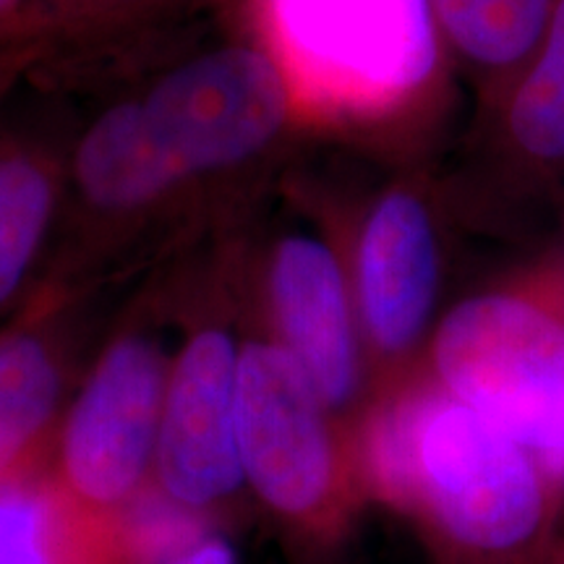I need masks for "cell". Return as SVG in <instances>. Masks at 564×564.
Returning <instances> with one entry per match:
<instances>
[{"mask_svg": "<svg viewBox=\"0 0 564 564\" xmlns=\"http://www.w3.org/2000/svg\"><path fill=\"white\" fill-rule=\"evenodd\" d=\"M356 453L369 502L429 564H564V484L423 366L371 394Z\"/></svg>", "mask_w": 564, "mask_h": 564, "instance_id": "1", "label": "cell"}, {"mask_svg": "<svg viewBox=\"0 0 564 564\" xmlns=\"http://www.w3.org/2000/svg\"><path fill=\"white\" fill-rule=\"evenodd\" d=\"M238 447L249 505L291 564H335L369 494L356 434L274 340H243Z\"/></svg>", "mask_w": 564, "mask_h": 564, "instance_id": "2", "label": "cell"}, {"mask_svg": "<svg viewBox=\"0 0 564 564\" xmlns=\"http://www.w3.org/2000/svg\"><path fill=\"white\" fill-rule=\"evenodd\" d=\"M423 371L564 484V278L460 301L434 327Z\"/></svg>", "mask_w": 564, "mask_h": 564, "instance_id": "3", "label": "cell"}, {"mask_svg": "<svg viewBox=\"0 0 564 564\" xmlns=\"http://www.w3.org/2000/svg\"><path fill=\"white\" fill-rule=\"evenodd\" d=\"M262 17L291 89L329 116L390 118L440 68L432 0H262Z\"/></svg>", "mask_w": 564, "mask_h": 564, "instance_id": "4", "label": "cell"}, {"mask_svg": "<svg viewBox=\"0 0 564 564\" xmlns=\"http://www.w3.org/2000/svg\"><path fill=\"white\" fill-rule=\"evenodd\" d=\"M171 361L150 333L116 335L63 411L47 470L82 510L105 523L123 525L154 491Z\"/></svg>", "mask_w": 564, "mask_h": 564, "instance_id": "5", "label": "cell"}, {"mask_svg": "<svg viewBox=\"0 0 564 564\" xmlns=\"http://www.w3.org/2000/svg\"><path fill=\"white\" fill-rule=\"evenodd\" d=\"M141 126L175 183L257 158L288 121L274 55L225 45L183 61L137 100Z\"/></svg>", "mask_w": 564, "mask_h": 564, "instance_id": "6", "label": "cell"}, {"mask_svg": "<svg viewBox=\"0 0 564 564\" xmlns=\"http://www.w3.org/2000/svg\"><path fill=\"white\" fill-rule=\"evenodd\" d=\"M241 352L223 324H202L171 361L154 494L202 523L230 528L249 505L238 447Z\"/></svg>", "mask_w": 564, "mask_h": 564, "instance_id": "7", "label": "cell"}, {"mask_svg": "<svg viewBox=\"0 0 564 564\" xmlns=\"http://www.w3.org/2000/svg\"><path fill=\"white\" fill-rule=\"evenodd\" d=\"M440 238L419 194L392 188L366 215L356 251L358 322L371 394L413 373L440 293Z\"/></svg>", "mask_w": 564, "mask_h": 564, "instance_id": "8", "label": "cell"}, {"mask_svg": "<svg viewBox=\"0 0 564 564\" xmlns=\"http://www.w3.org/2000/svg\"><path fill=\"white\" fill-rule=\"evenodd\" d=\"M270 312L280 345L356 434L371 369L356 295L333 251L312 232L282 238L270 264Z\"/></svg>", "mask_w": 564, "mask_h": 564, "instance_id": "9", "label": "cell"}, {"mask_svg": "<svg viewBox=\"0 0 564 564\" xmlns=\"http://www.w3.org/2000/svg\"><path fill=\"white\" fill-rule=\"evenodd\" d=\"M66 387V356L45 324L0 329V486L47 463Z\"/></svg>", "mask_w": 564, "mask_h": 564, "instance_id": "10", "label": "cell"}, {"mask_svg": "<svg viewBox=\"0 0 564 564\" xmlns=\"http://www.w3.org/2000/svg\"><path fill=\"white\" fill-rule=\"evenodd\" d=\"M0 564H131L123 525L82 510L47 463L0 486Z\"/></svg>", "mask_w": 564, "mask_h": 564, "instance_id": "11", "label": "cell"}, {"mask_svg": "<svg viewBox=\"0 0 564 564\" xmlns=\"http://www.w3.org/2000/svg\"><path fill=\"white\" fill-rule=\"evenodd\" d=\"M74 167L84 199L105 212L141 209L178 186L147 139L137 100L112 105L89 126Z\"/></svg>", "mask_w": 564, "mask_h": 564, "instance_id": "12", "label": "cell"}, {"mask_svg": "<svg viewBox=\"0 0 564 564\" xmlns=\"http://www.w3.org/2000/svg\"><path fill=\"white\" fill-rule=\"evenodd\" d=\"M55 178L45 160L0 144V312L24 291L55 215Z\"/></svg>", "mask_w": 564, "mask_h": 564, "instance_id": "13", "label": "cell"}, {"mask_svg": "<svg viewBox=\"0 0 564 564\" xmlns=\"http://www.w3.org/2000/svg\"><path fill=\"white\" fill-rule=\"evenodd\" d=\"M442 37L486 70H510L531 58L554 0H432Z\"/></svg>", "mask_w": 564, "mask_h": 564, "instance_id": "14", "label": "cell"}, {"mask_svg": "<svg viewBox=\"0 0 564 564\" xmlns=\"http://www.w3.org/2000/svg\"><path fill=\"white\" fill-rule=\"evenodd\" d=\"M507 129L528 158L564 162V0H554L546 30L514 82Z\"/></svg>", "mask_w": 564, "mask_h": 564, "instance_id": "15", "label": "cell"}, {"mask_svg": "<svg viewBox=\"0 0 564 564\" xmlns=\"http://www.w3.org/2000/svg\"><path fill=\"white\" fill-rule=\"evenodd\" d=\"M225 531L228 528H202L158 564H238V552Z\"/></svg>", "mask_w": 564, "mask_h": 564, "instance_id": "16", "label": "cell"}, {"mask_svg": "<svg viewBox=\"0 0 564 564\" xmlns=\"http://www.w3.org/2000/svg\"><path fill=\"white\" fill-rule=\"evenodd\" d=\"M32 17L26 11V0H0V26L3 30L19 32L21 26L30 24Z\"/></svg>", "mask_w": 564, "mask_h": 564, "instance_id": "17", "label": "cell"}, {"mask_svg": "<svg viewBox=\"0 0 564 564\" xmlns=\"http://www.w3.org/2000/svg\"><path fill=\"white\" fill-rule=\"evenodd\" d=\"M66 3H74V0H66ZM76 3H84V6H95V9H100V6H108V9H118V6H131V3H141V0H76Z\"/></svg>", "mask_w": 564, "mask_h": 564, "instance_id": "18", "label": "cell"}, {"mask_svg": "<svg viewBox=\"0 0 564 564\" xmlns=\"http://www.w3.org/2000/svg\"><path fill=\"white\" fill-rule=\"evenodd\" d=\"M0 34H17V32H11V30H3V26H0Z\"/></svg>", "mask_w": 564, "mask_h": 564, "instance_id": "19", "label": "cell"}]
</instances>
